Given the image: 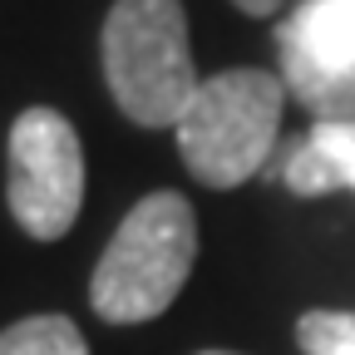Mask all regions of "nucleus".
<instances>
[{"label": "nucleus", "instance_id": "f257e3e1", "mask_svg": "<svg viewBox=\"0 0 355 355\" xmlns=\"http://www.w3.org/2000/svg\"><path fill=\"white\" fill-rule=\"evenodd\" d=\"M198 261V217L183 193H148L128 207L114 242L104 247L89 301L114 326L153 321L178 301Z\"/></svg>", "mask_w": 355, "mask_h": 355}, {"label": "nucleus", "instance_id": "f03ea898", "mask_svg": "<svg viewBox=\"0 0 355 355\" xmlns=\"http://www.w3.org/2000/svg\"><path fill=\"white\" fill-rule=\"evenodd\" d=\"M99 50L119 114L139 128H178L202 84L188 50L183 0H114Z\"/></svg>", "mask_w": 355, "mask_h": 355}, {"label": "nucleus", "instance_id": "7ed1b4c3", "mask_svg": "<svg viewBox=\"0 0 355 355\" xmlns=\"http://www.w3.org/2000/svg\"><path fill=\"white\" fill-rule=\"evenodd\" d=\"M286 84L266 69H222L198 84L178 119V153L207 188H242L266 163L282 128Z\"/></svg>", "mask_w": 355, "mask_h": 355}, {"label": "nucleus", "instance_id": "20e7f679", "mask_svg": "<svg viewBox=\"0 0 355 355\" xmlns=\"http://www.w3.org/2000/svg\"><path fill=\"white\" fill-rule=\"evenodd\" d=\"M6 198L20 232L35 242H60L84 207V144L60 109H25L6 144Z\"/></svg>", "mask_w": 355, "mask_h": 355}, {"label": "nucleus", "instance_id": "39448f33", "mask_svg": "<svg viewBox=\"0 0 355 355\" xmlns=\"http://www.w3.org/2000/svg\"><path fill=\"white\" fill-rule=\"evenodd\" d=\"M286 94L316 123H355V0H301L277 25Z\"/></svg>", "mask_w": 355, "mask_h": 355}, {"label": "nucleus", "instance_id": "423d86ee", "mask_svg": "<svg viewBox=\"0 0 355 355\" xmlns=\"http://www.w3.org/2000/svg\"><path fill=\"white\" fill-rule=\"evenodd\" d=\"M282 178L301 198H326L340 188L355 193V123H316L286 153Z\"/></svg>", "mask_w": 355, "mask_h": 355}, {"label": "nucleus", "instance_id": "0eeeda50", "mask_svg": "<svg viewBox=\"0 0 355 355\" xmlns=\"http://www.w3.org/2000/svg\"><path fill=\"white\" fill-rule=\"evenodd\" d=\"M0 355H89L69 316H25L0 331Z\"/></svg>", "mask_w": 355, "mask_h": 355}, {"label": "nucleus", "instance_id": "6e6552de", "mask_svg": "<svg viewBox=\"0 0 355 355\" xmlns=\"http://www.w3.org/2000/svg\"><path fill=\"white\" fill-rule=\"evenodd\" d=\"M296 340L311 355H355V311H311L296 326Z\"/></svg>", "mask_w": 355, "mask_h": 355}, {"label": "nucleus", "instance_id": "1a4fd4ad", "mask_svg": "<svg viewBox=\"0 0 355 355\" xmlns=\"http://www.w3.org/2000/svg\"><path fill=\"white\" fill-rule=\"evenodd\" d=\"M237 10H247V15H277L282 10V0H232Z\"/></svg>", "mask_w": 355, "mask_h": 355}, {"label": "nucleus", "instance_id": "9d476101", "mask_svg": "<svg viewBox=\"0 0 355 355\" xmlns=\"http://www.w3.org/2000/svg\"><path fill=\"white\" fill-rule=\"evenodd\" d=\"M202 355H232V350H202Z\"/></svg>", "mask_w": 355, "mask_h": 355}]
</instances>
